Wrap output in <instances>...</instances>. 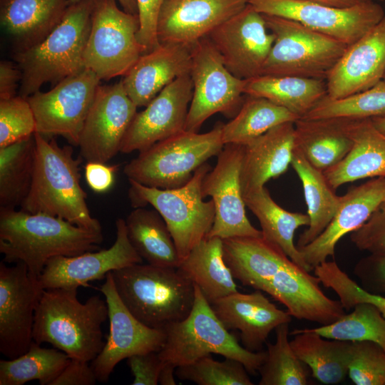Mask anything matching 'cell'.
<instances>
[{
	"label": "cell",
	"instance_id": "4316f807",
	"mask_svg": "<svg viewBox=\"0 0 385 385\" xmlns=\"http://www.w3.org/2000/svg\"><path fill=\"white\" fill-rule=\"evenodd\" d=\"M294 149V123L278 125L244 145L240 170L242 195L256 191L284 173Z\"/></svg>",
	"mask_w": 385,
	"mask_h": 385
},
{
	"label": "cell",
	"instance_id": "9a60e30c",
	"mask_svg": "<svg viewBox=\"0 0 385 385\" xmlns=\"http://www.w3.org/2000/svg\"><path fill=\"white\" fill-rule=\"evenodd\" d=\"M244 145L225 144L217 155V163L204 177L202 194L212 197L215 216L206 237L222 240L238 237H262L248 220L240 185V170Z\"/></svg>",
	"mask_w": 385,
	"mask_h": 385
},
{
	"label": "cell",
	"instance_id": "9f6ffc18",
	"mask_svg": "<svg viewBox=\"0 0 385 385\" xmlns=\"http://www.w3.org/2000/svg\"><path fill=\"white\" fill-rule=\"evenodd\" d=\"M175 369L176 367L173 364L164 362L159 374L158 384L161 385H175Z\"/></svg>",
	"mask_w": 385,
	"mask_h": 385
},
{
	"label": "cell",
	"instance_id": "7dc6e473",
	"mask_svg": "<svg viewBox=\"0 0 385 385\" xmlns=\"http://www.w3.org/2000/svg\"><path fill=\"white\" fill-rule=\"evenodd\" d=\"M322 285L332 289L338 296L344 309H351L362 302L376 306L385 317V296L370 293L353 280L337 264L326 268L321 276Z\"/></svg>",
	"mask_w": 385,
	"mask_h": 385
},
{
	"label": "cell",
	"instance_id": "d4e9b609",
	"mask_svg": "<svg viewBox=\"0 0 385 385\" xmlns=\"http://www.w3.org/2000/svg\"><path fill=\"white\" fill-rule=\"evenodd\" d=\"M210 304L227 329L240 331L244 347L251 351H261L270 332L292 320L287 311L277 308L257 289L250 294L237 291Z\"/></svg>",
	"mask_w": 385,
	"mask_h": 385
},
{
	"label": "cell",
	"instance_id": "d590c367",
	"mask_svg": "<svg viewBox=\"0 0 385 385\" xmlns=\"http://www.w3.org/2000/svg\"><path fill=\"white\" fill-rule=\"evenodd\" d=\"M291 165L302 184L309 224L299 237L298 249L316 239L328 226L340 202L324 172L313 167L294 147Z\"/></svg>",
	"mask_w": 385,
	"mask_h": 385
},
{
	"label": "cell",
	"instance_id": "74e56055",
	"mask_svg": "<svg viewBox=\"0 0 385 385\" xmlns=\"http://www.w3.org/2000/svg\"><path fill=\"white\" fill-rule=\"evenodd\" d=\"M247 96L235 116L223 124L222 139L225 145H245L278 125L299 119L267 98Z\"/></svg>",
	"mask_w": 385,
	"mask_h": 385
},
{
	"label": "cell",
	"instance_id": "4fadbf2b",
	"mask_svg": "<svg viewBox=\"0 0 385 385\" xmlns=\"http://www.w3.org/2000/svg\"><path fill=\"white\" fill-rule=\"evenodd\" d=\"M262 14L279 16L350 45L385 16L374 1H360L346 8H337L304 0H250Z\"/></svg>",
	"mask_w": 385,
	"mask_h": 385
},
{
	"label": "cell",
	"instance_id": "6da1fadb",
	"mask_svg": "<svg viewBox=\"0 0 385 385\" xmlns=\"http://www.w3.org/2000/svg\"><path fill=\"white\" fill-rule=\"evenodd\" d=\"M102 230L86 229L58 217L0 208V252L4 262H21L39 277L47 262L98 249Z\"/></svg>",
	"mask_w": 385,
	"mask_h": 385
},
{
	"label": "cell",
	"instance_id": "f1b7e54d",
	"mask_svg": "<svg viewBox=\"0 0 385 385\" xmlns=\"http://www.w3.org/2000/svg\"><path fill=\"white\" fill-rule=\"evenodd\" d=\"M354 120L342 117L299 118L294 122V147L313 167L324 172L350 151Z\"/></svg>",
	"mask_w": 385,
	"mask_h": 385
},
{
	"label": "cell",
	"instance_id": "94428289",
	"mask_svg": "<svg viewBox=\"0 0 385 385\" xmlns=\"http://www.w3.org/2000/svg\"><path fill=\"white\" fill-rule=\"evenodd\" d=\"M383 81H385V74L384 76Z\"/></svg>",
	"mask_w": 385,
	"mask_h": 385
},
{
	"label": "cell",
	"instance_id": "8fae6325",
	"mask_svg": "<svg viewBox=\"0 0 385 385\" xmlns=\"http://www.w3.org/2000/svg\"><path fill=\"white\" fill-rule=\"evenodd\" d=\"M191 55L190 76L193 93L185 130L198 132L204 122L215 113L235 116L244 101L245 80L227 69L207 37L191 46Z\"/></svg>",
	"mask_w": 385,
	"mask_h": 385
},
{
	"label": "cell",
	"instance_id": "6125c7cd",
	"mask_svg": "<svg viewBox=\"0 0 385 385\" xmlns=\"http://www.w3.org/2000/svg\"><path fill=\"white\" fill-rule=\"evenodd\" d=\"M370 1H384V0H370Z\"/></svg>",
	"mask_w": 385,
	"mask_h": 385
},
{
	"label": "cell",
	"instance_id": "bcb514c9",
	"mask_svg": "<svg viewBox=\"0 0 385 385\" xmlns=\"http://www.w3.org/2000/svg\"><path fill=\"white\" fill-rule=\"evenodd\" d=\"M348 375L356 385H385L384 350L372 342H352Z\"/></svg>",
	"mask_w": 385,
	"mask_h": 385
},
{
	"label": "cell",
	"instance_id": "7c38bea8",
	"mask_svg": "<svg viewBox=\"0 0 385 385\" xmlns=\"http://www.w3.org/2000/svg\"><path fill=\"white\" fill-rule=\"evenodd\" d=\"M100 82L93 71L85 68L50 91H39L26 98L36 120L35 133L47 138L60 135L78 146Z\"/></svg>",
	"mask_w": 385,
	"mask_h": 385
},
{
	"label": "cell",
	"instance_id": "836d02e7",
	"mask_svg": "<svg viewBox=\"0 0 385 385\" xmlns=\"http://www.w3.org/2000/svg\"><path fill=\"white\" fill-rule=\"evenodd\" d=\"M244 93L267 98L301 118L327 95V87L325 79L260 75L245 80Z\"/></svg>",
	"mask_w": 385,
	"mask_h": 385
},
{
	"label": "cell",
	"instance_id": "8d00e7d4",
	"mask_svg": "<svg viewBox=\"0 0 385 385\" xmlns=\"http://www.w3.org/2000/svg\"><path fill=\"white\" fill-rule=\"evenodd\" d=\"M125 220L128 239L143 260L153 265L178 267L180 260L173 237L156 210L135 207Z\"/></svg>",
	"mask_w": 385,
	"mask_h": 385
},
{
	"label": "cell",
	"instance_id": "ffe728a7",
	"mask_svg": "<svg viewBox=\"0 0 385 385\" xmlns=\"http://www.w3.org/2000/svg\"><path fill=\"white\" fill-rule=\"evenodd\" d=\"M192 93L190 73L167 86L143 111L136 113L123 138L120 153L143 151L185 130Z\"/></svg>",
	"mask_w": 385,
	"mask_h": 385
},
{
	"label": "cell",
	"instance_id": "f35d334b",
	"mask_svg": "<svg viewBox=\"0 0 385 385\" xmlns=\"http://www.w3.org/2000/svg\"><path fill=\"white\" fill-rule=\"evenodd\" d=\"M36 155L34 134L0 148V208L20 207L33 181Z\"/></svg>",
	"mask_w": 385,
	"mask_h": 385
},
{
	"label": "cell",
	"instance_id": "ba28073f",
	"mask_svg": "<svg viewBox=\"0 0 385 385\" xmlns=\"http://www.w3.org/2000/svg\"><path fill=\"white\" fill-rule=\"evenodd\" d=\"M212 169L206 162L185 185L160 189L128 180V195L134 207L150 205L165 220L175 242L180 262L210 232L215 216L212 200L204 201L202 183Z\"/></svg>",
	"mask_w": 385,
	"mask_h": 385
},
{
	"label": "cell",
	"instance_id": "60d3db41",
	"mask_svg": "<svg viewBox=\"0 0 385 385\" xmlns=\"http://www.w3.org/2000/svg\"><path fill=\"white\" fill-rule=\"evenodd\" d=\"M276 340L267 343L266 359L259 369L260 385H306L309 371L289 341V323L275 329Z\"/></svg>",
	"mask_w": 385,
	"mask_h": 385
},
{
	"label": "cell",
	"instance_id": "be15d7a7",
	"mask_svg": "<svg viewBox=\"0 0 385 385\" xmlns=\"http://www.w3.org/2000/svg\"><path fill=\"white\" fill-rule=\"evenodd\" d=\"M358 1H365V0H358Z\"/></svg>",
	"mask_w": 385,
	"mask_h": 385
},
{
	"label": "cell",
	"instance_id": "4dcf8cb0",
	"mask_svg": "<svg viewBox=\"0 0 385 385\" xmlns=\"http://www.w3.org/2000/svg\"><path fill=\"white\" fill-rule=\"evenodd\" d=\"M352 139L353 145L345 158L324 171L334 190L360 179L385 178V135L371 119H355Z\"/></svg>",
	"mask_w": 385,
	"mask_h": 385
},
{
	"label": "cell",
	"instance_id": "44dd1931",
	"mask_svg": "<svg viewBox=\"0 0 385 385\" xmlns=\"http://www.w3.org/2000/svg\"><path fill=\"white\" fill-rule=\"evenodd\" d=\"M250 0H165L157 26L160 43L192 46L241 11Z\"/></svg>",
	"mask_w": 385,
	"mask_h": 385
},
{
	"label": "cell",
	"instance_id": "7bdbcfd3",
	"mask_svg": "<svg viewBox=\"0 0 385 385\" xmlns=\"http://www.w3.org/2000/svg\"><path fill=\"white\" fill-rule=\"evenodd\" d=\"M349 118L371 119L385 117V81L364 91L339 99L327 96L301 118Z\"/></svg>",
	"mask_w": 385,
	"mask_h": 385
},
{
	"label": "cell",
	"instance_id": "f907efd6",
	"mask_svg": "<svg viewBox=\"0 0 385 385\" xmlns=\"http://www.w3.org/2000/svg\"><path fill=\"white\" fill-rule=\"evenodd\" d=\"M140 27L137 34L138 42L148 53L160 46L157 34L158 21L165 0H136Z\"/></svg>",
	"mask_w": 385,
	"mask_h": 385
},
{
	"label": "cell",
	"instance_id": "d6a6232c",
	"mask_svg": "<svg viewBox=\"0 0 385 385\" xmlns=\"http://www.w3.org/2000/svg\"><path fill=\"white\" fill-rule=\"evenodd\" d=\"M290 344L313 376L325 384L342 382L349 371L352 342L323 337L310 329H294Z\"/></svg>",
	"mask_w": 385,
	"mask_h": 385
},
{
	"label": "cell",
	"instance_id": "681fc988",
	"mask_svg": "<svg viewBox=\"0 0 385 385\" xmlns=\"http://www.w3.org/2000/svg\"><path fill=\"white\" fill-rule=\"evenodd\" d=\"M361 287L375 294H385V252L370 253L361 259L354 268Z\"/></svg>",
	"mask_w": 385,
	"mask_h": 385
},
{
	"label": "cell",
	"instance_id": "9c48e42d",
	"mask_svg": "<svg viewBox=\"0 0 385 385\" xmlns=\"http://www.w3.org/2000/svg\"><path fill=\"white\" fill-rule=\"evenodd\" d=\"M262 16L275 38L261 75L326 80L349 46L297 21Z\"/></svg>",
	"mask_w": 385,
	"mask_h": 385
},
{
	"label": "cell",
	"instance_id": "5b68a950",
	"mask_svg": "<svg viewBox=\"0 0 385 385\" xmlns=\"http://www.w3.org/2000/svg\"><path fill=\"white\" fill-rule=\"evenodd\" d=\"M117 292L140 322L154 329L184 319L195 301V284L177 267L137 263L111 272Z\"/></svg>",
	"mask_w": 385,
	"mask_h": 385
},
{
	"label": "cell",
	"instance_id": "d6986e66",
	"mask_svg": "<svg viewBox=\"0 0 385 385\" xmlns=\"http://www.w3.org/2000/svg\"><path fill=\"white\" fill-rule=\"evenodd\" d=\"M115 228V240L108 249L50 259L38 277L42 288L87 287L91 282L106 278L113 270L142 263L143 260L128 239L125 220L118 218Z\"/></svg>",
	"mask_w": 385,
	"mask_h": 385
},
{
	"label": "cell",
	"instance_id": "cb8c5ba5",
	"mask_svg": "<svg viewBox=\"0 0 385 385\" xmlns=\"http://www.w3.org/2000/svg\"><path fill=\"white\" fill-rule=\"evenodd\" d=\"M385 200V178L379 177L340 196L338 209L325 230L312 242L298 249L312 270L334 257L338 242L359 229Z\"/></svg>",
	"mask_w": 385,
	"mask_h": 385
},
{
	"label": "cell",
	"instance_id": "5bb4252c",
	"mask_svg": "<svg viewBox=\"0 0 385 385\" xmlns=\"http://www.w3.org/2000/svg\"><path fill=\"white\" fill-rule=\"evenodd\" d=\"M43 291L26 265L0 263V351L7 359L24 354L33 342L36 307Z\"/></svg>",
	"mask_w": 385,
	"mask_h": 385
},
{
	"label": "cell",
	"instance_id": "ac0fdd59",
	"mask_svg": "<svg viewBox=\"0 0 385 385\" xmlns=\"http://www.w3.org/2000/svg\"><path fill=\"white\" fill-rule=\"evenodd\" d=\"M100 291L108 304L109 334L91 366L98 381L106 383L120 361L136 354L159 351L165 333L163 329L145 325L133 315L117 292L111 272L106 275Z\"/></svg>",
	"mask_w": 385,
	"mask_h": 385
},
{
	"label": "cell",
	"instance_id": "f6af8a7d",
	"mask_svg": "<svg viewBox=\"0 0 385 385\" xmlns=\"http://www.w3.org/2000/svg\"><path fill=\"white\" fill-rule=\"evenodd\" d=\"M36 120L27 98L19 95L0 100V148L33 135Z\"/></svg>",
	"mask_w": 385,
	"mask_h": 385
},
{
	"label": "cell",
	"instance_id": "e0dca14e",
	"mask_svg": "<svg viewBox=\"0 0 385 385\" xmlns=\"http://www.w3.org/2000/svg\"><path fill=\"white\" fill-rule=\"evenodd\" d=\"M235 77L247 80L261 75L274 41L262 14L248 4L206 36Z\"/></svg>",
	"mask_w": 385,
	"mask_h": 385
},
{
	"label": "cell",
	"instance_id": "b9f144b4",
	"mask_svg": "<svg viewBox=\"0 0 385 385\" xmlns=\"http://www.w3.org/2000/svg\"><path fill=\"white\" fill-rule=\"evenodd\" d=\"M310 329L327 339L372 342L385 351V317L370 303H359L337 321Z\"/></svg>",
	"mask_w": 385,
	"mask_h": 385
},
{
	"label": "cell",
	"instance_id": "816d5d0a",
	"mask_svg": "<svg viewBox=\"0 0 385 385\" xmlns=\"http://www.w3.org/2000/svg\"><path fill=\"white\" fill-rule=\"evenodd\" d=\"M127 364L133 375V385H156L164 362L158 351L136 354L127 358Z\"/></svg>",
	"mask_w": 385,
	"mask_h": 385
},
{
	"label": "cell",
	"instance_id": "484cf974",
	"mask_svg": "<svg viewBox=\"0 0 385 385\" xmlns=\"http://www.w3.org/2000/svg\"><path fill=\"white\" fill-rule=\"evenodd\" d=\"M191 61V46L160 43L142 54L123 76L124 89L137 107H145L167 86L190 73Z\"/></svg>",
	"mask_w": 385,
	"mask_h": 385
},
{
	"label": "cell",
	"instance_id": "f5cc1de1",
	"mask_svg": "<svg viewBox=\"0 0 385 385\" xmlns=\"http://www.w3.org/2000/svg\"><path fill=\"white\" fill-rule=\"evenodd\" d=\"M88 361L70 358V360L51 385H93L98 381Z\"/></svg>",
	"mask_w": 385,
	"mask_h": 385
},
{
	"label": "cell",
	"instance_id": "db71d44e",
	"mask_svg": "<svg viewBox=\"0 0 385 385\" xmlns=\"http://www.w3.org/2000/svg\"><path fill=\"white\" fill-rule=\"evenodd\" d=\"M85 178L90 188L98 193L107 192L113 185L118 166H108L98 162H87Z\"/></svg>",
	"mask_w": 385,
	"mask_h": 385
},
{
	"label": "cell",
	"instance_id": "2e32d148",
	"mask_svg": "<svg viewBox=\"0 0 385 385\" xmlns=\"http://www.w3.org/2000/svg\"><path fill=\"white\" fill-rule=\"evenodd\" d=\"M137 108L122 80L112 85L100 84L81 134V158L86 162L106 163L120 152Z\"/></svg>",
	"mask_w": 385,
	"mask_h": 385
},
{
	"label": "cell",
	"instance_id": "603a6c76",
	"mask_svg": "<svg viewBox=\"0 0 385 385\" xmlns=\"http://www.w3.org/2000/svg\"><path fill=\"white\" fill-rule=\"evenodd\" d=\"M314 274L289 260L269 282L265 292L284 305L297 319L330 324L346 312L339 300L328 297Z\"/></svg>",
	"mask_w": 385,
	"mask_h": 385
},
{
	"label": "cell",
	"instance_id": "91938a15",
	"mask_svg": "<svg viewBox=\"0 0 385 385\" xmlns=\"http://www.w3.org/2000/svg\"><path fill=\"white\" fill-rule=\"evenodd\" d=\"M371 121L374 126L385 135V117L374 118Z\"/></svg>",
	"mask_w": 385,
	"mask_h": 385
},
{
	"label": "cell",
	"instance_id": "c3c4849f",
	"mask_svg": "<svg viewBox=\"0 0 385 385\" xmlns=\"http://www.w3.org/2000/svg\"><path fill=\"white\" fill-rule=\"evenodd\" d=\"M350 239L360 250L385 252V200L364 224L351 233Z\"/></svg>",
	"mask_w": 385,
	"mask_h": 385
},
{
	"label": "cell",
	"instance_id": "8992f818",
	"mask_svg": "<svg viewBox=\"0 0 385 385\" xmlns=\"http://www.w3.org/2000/svg\"><path fill=\"white\" fill-rule=\"evenodd\" d=\"M165 339L158 355L163 361L179 367L216 354L240 361L255 374L264 363L267 351H251L242 346L215 314L211 304L195 284V301L183 320L163 329Z\"/></svg>",
	"mask_w": 385,
	"mask_h": 385
},
{
	"label": "cell",
	"instance_id": "6f0895ef",
	"mask_svg": "<svg viewBox=\"0 0 385 385\" xmlns=\"http://www.w3.org/2000/svg\"><path fill=\"white\" fill-rule=\"evenodd\" d=\"M312 2L322 4L324 5L337 7V8H346L351 6L360 1L358 0H304Z\"/></svg>",
	"mask_w": 385,
	"mask_h": 385
},
{
	"label": "cell",
	"instance_id": "f546056e",
	"mask_svg": "<svg viewBox=\"0 0 385 385\" xmlns=\"http://www.w3.org/2000/svg\"><path fill=\"white\" fill-rule=\"evenodd\" d=\"M223 252L233 277L245 286L262 292L291 260L279 246L263 237L224 239Z\"/></svg>",
	"mask_w": 385,
	"mask_h": 385
},
{
	"label": "cell",
	"instance_id": "680465c9",
	"mask_svg": "<svg viewBox=\"0 0 385 385\" xmlns=\"http://www.w3.org/2000/svg\"><path fill=\"white\" fill-rule=\"evenodd\" d=\"M79 0H69V3L73 4ZM122 9L127 13L138 15V6L136 0H116Z\"/></svg>",
	"mask_w": 385,
	"mask_h": 385
},
{
	"label": "cell",
	"instance_id": "7402d4cb",
	"mask_svg": "<svg viewBox=\"0 0 385 385\" xmlns=\"http://www.w3.org/2000/svg\"><path fill=\"white\" fill-rule=\"evenodd\" d=\"M385 74V16L346 48L329 73L327 96L342 98L371 88Z\"/></svg>",
	"mask_w": 385,
	"mask_h": 385
},
{
	"label": "cell",
	"instance_id": "ab89813d",
	"mask_svg": "<svg viewBox=\"0 0 385 385\" xmlns=\"http://www.w3.org/2000/svg\"><path fill=\"white\" fill-rule=\"evenodd\" d=\"M69 360L63 351L43 348L33 341L24 354L0 361V385H23L33 380L51 385Z\"/></svg>",
	"mask_w": 385,
	"mask_h": 385
},
{
	"label": "cell",
	"instance_id": "277c9868",
	"mask_svg": "<svg viewBox=\"0 0 385 385\" xmlns=\"http://www.w3.org/2000/svg\"><path fill=\"white\" fill-rule=\"evenodd\" d=\"M97 0L71 4L58 26L38 44L13 54L21 72L18 95L28 98L46 83L53 86L84 68L83 56Z\"/></svg>",
	"mask_w": 385,
	"mask_h": 385
},
{
	"label": "cell",
	"instance_id": "30bf717a",
	"mask_svg": "<svg viewBox=\"0 0 385 385\" xmlns=\"http://www.w3.org/2000/svg\"><path fill=\"white\" fill-rule=\"evenodd\" d=\"M138 15L120 9L116 0H97L84 49V68L101 81L124 76L145 53L138 42Z\"/></svg>",
	"mask_w": 385,
	"mask_h": 385
},
{
	"label": "cell",
	"instance_id": "ee69618b",
	"mask_svg": "<svg viewBox=\"0 0 385 385\" xmlns=\"http://www.w3.org/2000/svg\"><path fill=\"white\" fill-rule=\"evenodd\" d=\"M247 372L237 360L225 358L220 361L209 354L190 364L177 367L175 375L198 385H252Z\"/></svg>",
	"mask_w": 385,
	"mask_h": 385
},
{
	"label": "cell",
	"instance_id": "52a82bcc",
	"mask_svg": "<svg viewBox=\"0 0 385 385\" xmlns=\"http://www.w3.org/2000/svg\"><path fill=\"white\" fill-rule=\"evenodd\" d=\"M222 126L223 123L217 122L205 133L184 130L160 140L139 152L124 166L123 173L128 180L148 187H182L199 167L222 150Z\"/></svg>",
	"mask_w": 385,
	"mask_h": 385
},
{
	"label": "cell",
	"instance_id": "e575fe53",
	"mask_svg": "<svg viewBox=\"0 0 385 385\" xmlns=\"http://www.w3.org/2000/svg\"><path fill=\"white\" fill-rule=\"evenodd\" d=\"M243 199L245 205L258 219L262 237L279 246L297 265L309 272L312 270L294 242L296 230L309 225V215L281 207L265 187L243 195Z\"/></svg>",
	"mask_w": 385,
	"mask_h": 385
},
{
	"label": "cell",
	"instance_id": "7a4b0ae2",
	"mask_svg": "<svg viewBox=\"0 0 385 385\" xmlns=\"http://www.w3.org/2000/svg\"><path fill=\"white\" fill-rule=\"evenodd\" d=\"M78 288L43 289L36 307L33 341L49 343L70 358L93 361L105 342L102 324L108 319L106 300L98 295L85 303Z\"/></svg>",
	"mask_w": 385,
	"mask_h": 385
},
{
	"label": "cell",
	"instance_id": "83f0119b",
	"mask_svg": "<svg viewBox=\"0 0 385 385\" xmlns=\"http://www.w3.org/2000/svg\"><path fill=\"white\" fill-rule=\"evenodd\" d=\"M69 0H0V22L13 54L41 43L61 22Z\"/></svg>",
	"mask_w": 385,
	"mask_h": 385
},
{
	"label": "cell",
	"instance_id": "3957f363",
	"mask_svg": "<svg viewBox=\"0 0 385 385\" xmlns=\"http://www.w3.org/2000/svg\"><path fill=\"white\" fill-rule=\"evenodd\" d=\"M35 165L30 191L19 209L61 217L77 226L102 230L91 216L86 193L81 185V158L71 146L58 145L53 138L34 133Z\"/></svg>",
	"mask_w": 385,
	"mask_h": 385
},
{
	"label": "cell",
	"instance_id": "1f68e13d",
	"mask_svg": "<svg viewBox=\"0 0 385 385\" xmlns=\"http://www.w3.org/2000/svg\"><path fill=\"white\" fill-rule=\"evenodd\" d=\"M177 268L200 288L210 304L237 292L235 278L224 260L221 238L203 239Z\"/></svg>",
	"mask_w": 385,
	"mask_h": 385
},
{
	"label": "cell",
	"instance_id": "11a10c76",
	"mask_svg": "<svg viewBox=\"0 0 385 385\" xmlns=\"http://www.w3.org/2000/svg\"><path fill=\"white\" fill-rule=\"evenodd\" d=\"M21 72L16 64L9 61L0 62V100L18 95Z\"/></svg>",
	"mask_w": 385,
	"mask_h": 385
}]
</instances>
